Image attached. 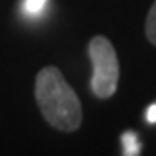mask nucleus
<instances>
[{
  "label": "nucleus",
  "mask_w": 156,
  "mask_h": 156,
  "mask_svg": "<svg viewBox=\"0 0 156 156\" xmlns=\"http://www.w3.org/2000/svg\"><path fill=\"white\" fill-rule=\"evenodd\" d=\"M36 102L43 119L58 132H73L81 126L83 109L73 88L58 68L47 66L36 75Z\"/></svg>",
  "instance_id": "nucleus-1"
},
{
  "label": "nucleus",
  "mask_w": 156,
  "mask_h": 156,
  "mask_svg": "<svg viewBox=\"0 0 156 156\" xmlns=\"http://www.w3.org/2000/svg\"><path fill=\"white\" fill-rule=\"evenodd\" d=\"M88 57L92 62L90 88L96 98L107 100L117 92L119 87V57L105 36H94L88 41Z\"/></svg>",
  "instance_id": "nucleus-2"
},
{
  "label": "nucleus",
  "mask_w": 156,
  "mask_h": 156,
  "mask_svg": "<svg viewBox=\"0 0 156 156\" xmlns=\"http://www.w3.org/2000/svg\"><path fill=\"white\" fill-rule=\"evenodd\" d=\"M122 152L126 156H136L141 152V145H139V139L133 132H124L122 133Z\"/></svg>",
  "instance_id": "nucleus-3"
},
{
  "label": "nucleus",
  "mask_w": 156,
  "mask_h": 156,
  "mask_svg": "<svg viewBox=\"0 0 156 156\" xmlns=\"http://www.w3.org/2000/svg\"><path fill=\"white\" fill-rule=\"evenodd\" d=\"M145 34H147V40L156 45V0L152 2L149 13H147V23H145Z\"/></svg>",
  "instance_id": "nucleus-4"
},
{
  "label": "nucleus",
  "mask_w": 156,
  "mask_h": 156,
  "mask_svg": "<svg viewBox=\"0 0 156 156\" xmlns=\"http://www.w3.org/2000/svg\"><path fill=\"white\" fill-rule=\"evenodd\" d=\"M45 4H47V0H25V12L30 15H36L45 8Z\"/></svg>",
  "instance_id": "nucleus-5"
},
{
  "label": "nucleus",
  "mask_w": 156,
  "mask_h": 156,
  "mask_svg": "<svg viewBox=\"0 0 156 156\" xmlns=\"http://www.w3.org/2000/svg\"><path fill=\"white\" fill-rule=\"evenodd\" d=\"M147 122H156V104H152L149 109H147Z\"/></svg>",
  "instance_id": "nucleus-6"
}]
</instances>
